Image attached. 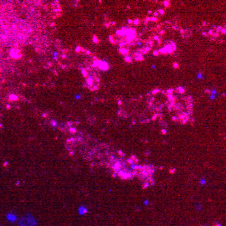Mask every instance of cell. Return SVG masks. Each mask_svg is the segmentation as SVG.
<instances>
[{
	"label": "cell",
	"mask_w": 226,
	"mask_h": 226,
	"mask_svg": "<svg viewBox=\"0 0 226 226\" xmlns=\"http://www.w3.org/2000/svg\"><path fill=\"white\" fill-rule=\"evenodd\" d=\"M138 22H139L138 19H137V20H135L133 23H134V24H138Z\"/></svg>",
	"instance_id": "10"
},
{
	"label": "cell",
	"mask_w": 226,
	"mask_h": 226,
	"mask_svg": "<svg viewBox=\"0 0 226 226\" xmlns=\"http://www.w3.org/2000/svg\"><path fill=\"white\" fill-rule=\"evenodd\" d=\"M0 226H1V225H0Z\"/></svg>",
	"instance_id": "18"
},
{
	"label": "cell",
	"mask_w": 226,
	"mask_h": 226,
	"mask_svg": "<svg viewBox=\"0 0 226 226\" xmlns=\"http://www.w3.org/2000/svg\"><path fill=\"white\" fill-rule=\"evenodd\" d=\"M150 20H153V21H157V18H150Z\"/></svg>",
	"instance_id": "15"
},
{
	"label": "cell",
	"mask_w": 226,
	"mask_h": 226,
	"mask_svg": "<svg viewBox=\"0 0 226 226\" xmlns=\"http://www.w3.org/2000/svg\"><path fill=\"white\" fill-rule=\"evenodd\" d=\"M153 54H154V55H158V51H156V50H155V51L153 52Z\"/></svg>",
	"instance_id": "8"
},
{
	"label": "cell",
	"mask_w": 226,
	"mask_h": 226,
	"mask_svg": "<svg viewBox=\"0 0 226 226\" xmlns=\"http://www.w3.org/2000/svg\"><path fill=\"white\" fill-rule=\"evenodd\" d=\"M172 92H173V90H168V93H170L171 94Z\"/></svg>",
	"instance_id": "16"
},
{
	"label": "cell",
	"mask_w": 226,
	"mask_h": 226,
	"mask_svg": "<svg viewBox=\"0 0 226 226\" xmlns=\"http://www.w3.org/2000/svg\"><path fill=\"white\" fill-rule=\"evenodd\" d=\"M177 90H178V92H179V93L184 92V90H183V88H182V87H178L177 88Z\"/></svg>",
	"instance_id": "4"
},
{
	"label": "cell",
	"mask_w": 226,
	"mask_h": 226,
	"mask_svg": "<svg viewBox=\"0 0 226 226\" xmlns=\"http://www.w3.org/2000/svg\"><path fill=\"white\" fill-rule=\"evenodd\" d=\"M173 51V48L171 47V45H166L164 48L160 49L159 52L162 54H168V53H171Z\"/></svg>",
	"instance_id": "1"
},
{
	"label": "cell",
	"mask_w": 226,
	"mask_h": 226,
	"mask_svg": "<svg viewBox=\"0 0 226 226\" xmlns=\"http://www.w3.org/2000/svg\"><path fill=\"white\" fill-rule=\"evenodd\" d=\"M93 40H94V42H96V41H97V38H96V36H94V39H93Z\"/></svg>",
	"instance_id": "12"
},
{
	"label": "cell",
	"mask_w": 226,
	"mask_h": 226,
	"mask_svg": "<svg viewBox=\"0 0 226 226\" xmlns=\"http://www.w3.org/2000/svg\"><path fill=\"white\" fill-rule=\"evenodd\" d=\"M162 133L165 134V133H166V130H165V129H162Z\"/></svg>",
	"instance_id": "13"
},
{
	"label": "cell",
	"mask_w": 226,
	"mask_h": 226,
	"mask_svg": "<svg viewBox=\"0 0 226 226\" xmlns=\"http://www.w3.org/2000/svg\"><path fill=\"white\" fill-rule=\"evenodd\" d=\"M174 66L175 67V68H178V63H174Z\"/></svg>",
	"instance_id": "9"
},
{
	"label": "cell",
	"mask_w": 226,
	"mask_h": 226,
	"mask_svg": "<svg viewBox=\"0 0 226 226\" xmlns=\"http://www.w3.org/2000/svg\"><path fill=\"white\" fill-rule=\"evenodd\" d=\"M135 60H143L142 54H135Z\"/></svg>",
	"instance_id": "2"
},
{
	"label": "cell",
	"mask_w": 226,
	"mask_h": 226,
	"mask_svg": "<svg viewBox=\"0 0 226 226\" xmlns=\"http://www.w3.org/2000/svg\"><path fill=\"white\" fill-rule=\"evenodd\" d=\"M157 115H154L153 117V120H155L156 118H157Z\"/></svg>",
	"instance_id": "14"
},
{
	"label": "cell",
	"mask_w": 226,
	"mask_h": 226,
	"mask_svg": "<svg viewBox=\"0 0 226 226\" xmlns=\"http://www.w3.org/2000/svg\"><path fill=\"white\" fill-rule=\"evenodd\" d=\"M158 15V13L157 12H155L154 13V16H157Z\"/></svg>",
	"instance_id": "17"
},
{
	"label": "cell",
	"mask_w": 226,
	"mask_h": 226,
	"mask_svg": "<svg viewBox=\"0 0 226 226\" xmlns=\"http://www.w3.org/2000/svg\"><path fill=\"white\" fill-rule=\"evenodd\" d=\"M158 91H159V90H154L153 93V94H156V93H157Z\"/></svg>",
	"instance_id": "11"
},
{
	"label": "cell",
	"mask_w": 226,
	"mask_h": 226,
	"mask_svg": "<svg viewBox=\"0 0 226 226\" xmlns=\"http://www.w3.org/2000/svg\"><path fill=\"white\" fill-rule=\"evenodd\" d=\"M125 60L126 61V62H132V60H131V58L130 57H128V56H126V57H125Z\"/></svg>",
	"instance_id": "5"
},
{
	"label": "cell",
	"mask_w": 226,
	"mask_h": 226,
	"mask_svg": "<svg viewBox=\"0 0 226 226\" xmlns=\"http://www.w3.org/2000/svg\"><path fill=\"white\" fill-rule=\"evenodd\" d=\"M159 14H164V11L162 9H159Z\"/></svg>",
	"instance_id": "7"
},
{
	"label": "cell",
	"mask_w": 226,
	"mask_h": 226,
	"mask_svg": "<svg viewBox=\"0 0 226 226\" xmlns=\"http://www.w3.org/2000/svg\"><path fill=\"white\" fill-rule=\"evenodd\" d=\"M120 52H121L122 54H126L128 53V50H126V49H120Z\"/></svg>",
	"instance_id": "3"
},
{
	"label": "cell",
	"mask_w": 226,
	"mask_h": 226,
	"mask_svg": "<svg viewBox=\"0 0 226 226\" xmlns=\"http://www.w3.org/2000/svg\"><path fill=\"white\" fill-rule=\"evenodd\" d=\"M164 4H165V6H166V7H168V6L169 5V3H168V1H165V2H164Z\"/></svg>",
	"instance_id": "6"
}]
</instances>
